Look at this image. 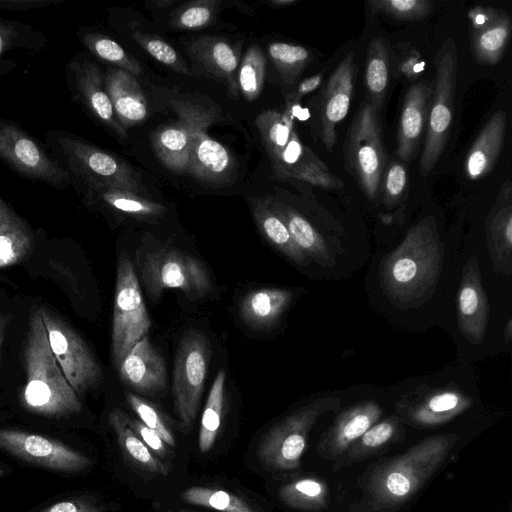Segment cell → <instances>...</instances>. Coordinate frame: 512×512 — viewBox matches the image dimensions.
<instances>
[{
  "instance_id": "cell-1",
  "label": "cell",
  "mask_w": 512,
  "mask_h": 512,
  "mask_svg": "<svg viewBox=\"0 0 512 512\" xmlns=\"http://www.w3.org/2000/svg\"><path fill=\"white\" fill-rule=\"evenodd\" d=\"M444 248L436 221L428 216L413 225L402 242L385 255L379 265L384 294L399 308L422 304L440 278Z\"/></svg>"
},
{
  "instance_id": "cell-2",
  "label": "cell",
  "mask_w": 512,
  "mask_h": 512,
  "mask_svg": "<svg viewBox=\"0 0 512 512\" xmlns=\"http://www.w3.org/2000/svg\"><path fill=\"white\" fill-rule=\"evenodd\" d=\"M458 440L455 433L432 435L377 465L364 480L359 512L398 510L443 466Z\"/></svg>"
},
{
  "instance_id": "cell-3",
  "label": "cell",
  "mask_w": 512,
  "mask_h": 512,
  "mask_svg": "<svg viewBox=\"0 0 512 512\" xmlns=\"http://www.w3.org/2000/svg\"><path fill=\"white\" fill-rule=\"evenodd\" d=\"M23 358L26 383L22 399L28 410L53 417L80 412L79 396L51 352L39 308L30 316Z\"/></svg>"
},
{
  "instance_id": "cell-4",
  "label": "cell",
  "mask_w": 512,
  "mask_h": 512,
  "mask_svg": "<svg viewBox=\"0 0 512 512\" xmlns=\"http://www.w3.org/2000/svg\"><path fill=\"white\" fill-rule=\"evenodd\" d=\"M52 158L70 177L148 196L140 175L126 161L82 137L61 129L45 134Z\"/></svg>"
},
{
  "instance_id": "cell-5",
  "label": "cell",
  "mask_w": 512,
  "mask_h": 512,
  "mask_svg": "<svg viewBox=\"0 0 512 512\" xmlns=\"http://www.w3.org/2000/svg\"><path fill=\"white\" fill-rule=\"evenodd\" d=\"M340 407L339 397L324 396L294 410L262 437L257 446L259 460L275 471L299 468L312 427L323 414L337 411Z\"/></svg>"
},
{
  "instance_id": "cell-6",
  "label": "cell",
  "mask_w": 512,
  "mask_h": 512,
  "mask_svg": "<svg viewBox=\"0 0 512 512\" xmlns=\"http://www.w3.org/2000/svg\"><path fill=\"white\" fill-rule=\"evenodd\" d=\"M434 63L432 97L419 164L422 177H427L434 169L450 136L458 68L457 45L452 37L442 42Z\"/></svg>"
},
{
  "instance_id": "cell-7",
  "label": "cell",
  "mask_w": 512,
  "mask_h": 512,
  "mask_svg": "<svg viewBox=\"0 0 512 512\" xmlns=\"http://www.w3.org/2000/svg\"><path fill=\"white\" fill-rule=\"evenodd\" d=\"M136 263L141 281L153 301L164 290L180 289L189 298L206 296L212 287L210 275L201 261L173 247L138 252Z\"/></svg>"
},
{
  "instance_id": "cell-8",
  "label": "cell",
  "mask_w": 512,
  "mask_h": 512,
  "mask_svg": "<svg viewBox=\"0 0 512 512\" xmlns=\"http://www.w3.org/2000/svg\"><path fill=\"white\" fill-rule=\"evenodd\" d=\"M378 114L364 101L355 114L344 145L347 170L369 200L377 197L387 162Z\"/></svg>"
},
{
  "instance_id": "cell-9",
  "label": "cell",
  "mask_w": 512,
  "mask_h": 512,
  "mask_svg": "<svg viewBox=\"0 0 512 512\" xmlns=\"http://www.w3.org/2000/svg\"><path fill=\"white\" fill-rule=\"evenodd\" d=\"M151 320L132 262L121 254L117 266L112 323V357L116 368L132 347L147 336Z\"/></svg>"
},
{
  "instance_id": "cell-10",
  "label": "cell",
  "mask_w": 512,
  "mask_h": 512,
  "mask_svg": "<svg viewBox=\"0 0 512 512\" xmlns=\"http://www.w3.org/2000/svg\"><path fill=\"white\" fill-rule=\"evenodd\" d=\"M0 161L21 177L55 189L71 186V177L17 122L0 116Z\"/></svg>"
},
{
  "instance_id": "cell-11",
  "label": "cell",
  "mask_w": 512,
  "mask_h": 512,
  "mask_svg": "<svg viewBox=\"0 0 512 512\" xmlns=\"http://www.w3.org/2000/svg\"><path fill=\"white\" fill-rule=\"evenodd\" d=\"M208 365L203 334L190 330L181 338L175 356L172 393L177 416L189 430L198 412Z\"/></svg>"
},
{
  "instance_id": "cell-12",
  "label": "cell",
  "mask_w": 512,
  "mask_h": 512,
  "mask_svg": "<svg viewBox=\"0 0 512 512\" xmlns=\"http://www.w3.org/2000/svg\"><path fill=\"white\" fill-rule=\"evenodd\" d=\"M48 343L66 380L79 394L98 385L102 370L79 334L45 308H39Z\"/></svg>"
},
{
  "instance_id": "cell-13",
  "label": "cell",
  "mask_w": 512,
  "mask_h": 512,
  "mask_svg": "<svg viewBox=\"0 0 512 512\" xmlns=\"http://www.w3.org/2000/svg\"><path fill=\"white\" fill-rule=\"evenodd\" d=\"M65 78L75 102L116 137L126 138V129L118 122L105 90L104 72L97 63L84 52H78L67 62Z\"/></svg>"
},
{
  "instance_id": "cell-14",
  "label": "cell",
  "mask_w": 512,
  "mask_h": 512,
  "mask_svg": "<svg viewBox=\"0 0 512 512\" xmlns=\"http://www.w3.org/2000/svg\"><path fill=\"white\" fill-rule=\"evenodd\" d=\"M0 448L18 458L57 471L80 472L91 465L87 456L57 440L19 430L0 429Z\"/></svg>"
},
{
  "instance_id": "cell-15",
  "label": "cell",
  "mask_w": 512,
  "mask_h": 512,
  "mask_svg": "<svg viewBox=\"0 0 512 512\" xmlns=\"http://www.w3.org/2000/svg\"><path fill=\"white\" fill-rule=\"evenodd\" d=\"M178 121L159 129L152 136V144L161 162L176 173L188 170L192 140L195 134L212 123V115L191 103L175 104Z\"/></svg>"
},
{
  "instance_id": "cell-16",
  "label": "cell",
  "mask_w": 512,
  "mask_h": 512,
  "mask_svg": "<svg viewBox=\"0 0 512 512\" xmlns=\"http://www.w3.org/2000/svg\"><path fill=\"white\" fill-rule=\"evenodd\" d=\"M471 406V399L455 387L432 389L401 400L396 406L402 421L416 428L443 425Z\"/></svg>"
},
{
  "instance_id": "cell-17",
  "label": "cell",
  "mask_w": 512,
  "mask_h": 512,
  "mask_svg": "<svg viewBox=\"0 0 512 512\" xmlns=\"http://www.w3.org/2000/svg\"><path fill=\"white\" fill-rule=\"evenodd\" d=\"M354 52H348L331 74L319 103L320 138L327 150L337 141V126L349 112L354 91Z\"/></svg>"
},
{
  "instance_id": "cell-18",
  "label": "cell",
  "mask_w": 512,
  "mask_h": 512,
  "mask_svg": "<svg viewBox=\"0 0 512 512\" xmlns=\"http://www.w3.org/2000/svg\"><path fill=\"white\" fill-rule=\"evenodd\" d=\"M488 320V299L482 285L477 257L472 255L463 267L458 290V327L469 342L480 344L484 340Z\"/></svg>"
},
{
  "instance_id": "cell-19",
  "label": "cell",
  "mask_w": 512,
  "mask_h": 512,
  "mask_svg": "<svg viewBox=\"0 0 512 512\" xmlns=\"http://www.w3.org/2000/svg\"><path fill=\"white\" fill-rule=\"evenodd\" d=\"M382 409L373 400H364L342 410L317 444L319 457L337 460L360 436L379 421Z\"/></svg>"
},
{
  "instance_id": "cell-20",
  "label": "cell",
  "mask_w": 512,
  "mask_h": 512,
  "mask_svg": "<svg viewBox=\"0 0 512 512\" xmlns=\"http://www.w3.org/2000/svg\"><path fill=\"white\" fill-rule=\"evenodd\" d=\"M71 187L88 205H98L137 220H156L167 208L161 203L129 190L85 182L71 177Z\"/></svg>"
},
{
  "instance_id": "cell-21",
  "label": "cell",
  "mask_w": 512,
  "mask_h": 512,
  "mask_svg": "<svg viewBox=\"0 0 512 512\" xmlns=\"http://www.w3.org/2000/svg\"><path fill=\"white\" fill-rule=\"evenodd\" d=\"M117 369L121 380L139 393L154 395L167 386L165 361L147 336L132 347Z\"/></svg>"
},
{
  "instance_id": "cell-22",
  "label": "cell",
  "mask_w": 512,
  "mask_h": 512,
  "mask_svg": "<svg viewBox=\"0 0 512 512\" xmlns=\"http://www.w3.org/2000/svg\"><path fill=\"white\" fill-rule=\"evenodd\" d=\"M432 89V82L424 79L405 94L397 130V154L403 161L411 159L426 131Z\"/></svg>"
},
{
  "instance_id": "cell-23",
  "label": "cell",
  "mask_w": 512,
  "mask_h": 512,
  "mask_svg": "<svg viewBox=\"0 0 512 512\" xmlns=\"http://www.w3.org/2000/svg\"><path fill=\"white\" fill-rule=\"evenodd\" d=\"M206 129L199 130L192 140L187 172L203 183L219 186L228 182L234 161L229 151L211 138Z\"/></svg>"
},
{
  "instance_id": "cell-24",
  "label": "cell",
  "mask_w": 512,
  "mask_h": 512,
  "mask_svg": "<svg viewBox=\"0 0 512 512\" xmlns=\"http://www.w3.org/2000/svg\"><path fill=\"white\" fill-rule=\"evenodd\" d=\"M486 234L494 268L511 272L512 252V188L510 181L502 184L497 201L486 218Z\"/></svg>"
},
{
  "instance_id": "cell-25",
  "label": "cell",
  "mask_w": 512,
  "mask_h": 512,
  "mask_svg": "<svg viewBox=\"0 0 512 512\" xmlns=\"http://www.w3.org/2000/svg\"><path fill=\"white\" fill-rule=\"evenodd\" d=\"M506 127L504 110L494 112L486 121L466 155L464 172L467 178L478 180L491 172L501 153Z\"/></svg>"
},
{
  "instance_id": "cell-26",
  "label": "cell",
  "mask_w": 512,
  "mask_h": 512,
  "mask_svg": "<svg viewBox=\"0 0 512 512\" xmlns=\"http://www.w3.org/2000/svg\"><path fill=\"white\" fill-rule=\"evenodd\" d=\"M104 87L115 116L124 129L144 121L148 115L147 101L133 75L110 68L104 73Z\"/></svg>"
},
{
  "instance_id": "cell-27",
  "label": "cell",
  "mask_w": 512,
  "mask_h": 512,
  "mask_svg": "<svg viewBox=\"0 0 512 512\" xmlns=\"http://www.w3.org/2000/svg\"><path fill=\"white\" fill-rule=\"evenodd\" d=\"M403 435V421L400 417L391 415L382 421H378L334 461L333 472H338L347 466L383 452L392 444L400 441Z\"/></svg>"
},
{
  "instance_id": "cell-28",
  "label": "cell",
  "mask_w": 512,
  "mask_h": 512,
  "mask_svg": "<svg viewBox=\"0 0 512 512\" xmlns=\"http://www.w3.org/2000/svg\"><path fill=\"white\" fill-rule=\"evenodd\" d=\"M34 234L0 194V268L15 265L32 251Z\"/></svg>"
},
{
  "instance_id": "cell-29",
  "label": "cell",
  "mask_w": 512,
  "mask_h": 512,
  "mask_svg": "<svg viewBox=\"0 0 512 512\" xmlns=\"http://www.w3.org/2000/svg\"><path fill=\"white\" fill-rule=\"evenodd\" d=\"M293 291L282 288H263L248 293L240 302V316L257 329L274 325L293 299Z\"/></svg>"
},
{
  "instance_id": "cell-30",
  "label": "cell",
  "mask_w": 512,
  "mask_h": 512,
  "mask_svg": "<svg viewBox=\"0 0 512 512\" xmlns=\"http://www.w3.org/2000/svg\"><path fill=\"white\" fill-rule=\"evenodd\" d=\"M274 211L286 224L298 248L310 259L323 266H332L330 251L319 232L298 211L281 202L267 199Z\"/></svg>"
},
{
  "instance_id": "cell-31",
  "label": "cell",
  "mask_w": 512,
  "mask_h": 512,
  "mask_svg": "<svg viewBox=\"0 0 512 512\" xmlns=\"http://www.w3.org/2000/svg\"><path fill=\"white\" fill-rule=\"evenodd\" d=\"M109 422L116 434L122 454L130 463L149 473L168 474L167 465L129 427L126 421V413L123 410L113 409L109 414Z\"/></svg>"
},
{
  "instance_id": "cell-32",
  "label": "cell",
  "mask_w": 512,
  "mask_h": 512,
  "mask_svg": "<svg viewBox=\"0 0 512 512\" xmlns=\"http://www.w3.org/2000/svg\"><path fill=\"white\" fill-rule=\"evenodd\" d=\"M252 212L263 235L281 253L300 266L310 263V259L295 244L286 224L267 199H253Z\"/></svg>"
},
{
  "instance_id": "cell-33",
  "label": "cell",
  "mask_w": 512,
  "mask_h": 512,
  "mask_svg": "<svg viewBox=\"0 0 512 512\" xmlns=\"http://www.w3.org/2000/svg\"><path fill=\"white\" fill-rule=\"evenodd\" d=\"M390 53L383 37L373 38L367 48L365 62V87L368 102L379 113L385 100L390 80Z\"/></svg>"
},
{
  "instance_id": "cell-34",
  "label": "cell",
  "mask_w": 512,
  "mask_h": 512,
  "mask_svg": "<svg viewBox=\"0 0 512 512\" xmlns=\"http://www.w3.org/2000/svg\"><path fill=\"white\" fill-rule=\"evenodd\" d=\"M190 52L192 57L235 92L237 83L234 72L238 67V59L227 42L211 37L201 38L191 46Z\"/></svg>"
},
{
  "instance_id": "cell-35",
  "label": "cell",
  "mask_w": 512,
  "mask_h": 512,
  "mask_svg": "<svg viewBox=\"0 0 512 512\" xmlns=\"http://www.w3.org/2000/svg\"><path fill=\"white\" fill-rule=\"evenodd\" d=\"M512 32L510 16L500 10L485 27L471 33V50L481 65H494L502 58Z\"/></svg>"
},
{
  "instance_id": "cell-36",
  "label": "cell",
  "mask_w": 512,
  "mask_h": 512,
  "mask_svg": "<svg viewBox=\"0 0 512 512\" xmlns=\"http://www.w3.org/2000/svg\"><path fill=\"white\" fill-rule=\"evenodd\" d=\"M278 497L290 508L310 512L320 511L328 505L329 486L320 478L303 477L281 486Z\"/></svg>"
},
{
  "instance_id": "cell-37",
  "label": "cell",
  "mask_w": 512,
  "mask_h": 512,
  "mask_svg": "<svg viewBox=\"0 0 512 512\" xmlns=\"http://www.w3.org/2000/svg\"><path fill=\"white\" fill-rule=\"evenodd\" d=\"M77 35L83 46L97 58L133 76L142 74L139 63L113 39L85 28H80Z\"/></svg>"
},
{
  "instance_id": "cell-38",
  "label": "cell",
  "mask_w": 512,
  "mask_h": 512,
  "mask_svg": "<svg viewBox=\"0 0 512 512\" xmlns=\"http://www.w3.org/2000/svg\"><path fill=\"white\" fill-rule=\"evenodd\" d=\"M226 373L218 371L211 386L202 414L198 445L202 453L208 452L214 445L221 427Z\"/></svg>"
},
{
  "instance_id": "cell-39",
  "label": "cell",
  "mask_w": 512,
  "mask_h": 512,
  "mask_svg": "<svg viewBox=\"0 0 512 512\" xmlns=\"http://www.w3.org/2000/svg\"><path fill=\"white\" fill-rule=\"evenodd\" d=\"M181 497L188 504L218 512H259L241 497L212 487L193 486L183 491Z\"/></svg>"
},
{
  "instance_id": "cell-40",
  "label": "cell",
  "mask_w": 512,
  "mask_h": 512,
  "mask_svg": "<svg viewBox=\"0 0 512 512\" xmlns=\"http://www.w3.org/2000/svg\"><path fill=\"white\" fill-rule=\"evenodd\" d=\"M256 123L267 153L274 163L294 130L293 117L289 113L269 110L260 114Z\"/></svg>"
},
{
  "instance_id": "cell-41",
  "label": "cell",
  "mask_w": 512,
  "mask_h": 512,
  "mask_svg": "<svg viewBox=\"0 0 512 512\" xmlns=\"http://www.w3.org/2000/svg\"><path fill=\"white\" fill-rule=\"evenodd\" d=\"M47 38L31 25L0 18V58L12 49L40 50Z\"/></svg>"
},
{
  "instance_id": "cell-42",
  "label": "cell",
  "mask_w": 512,
  "mask_h": 512,
  "mask_svg": "<svg viewBox=\"0 0 512 512\" xmlns=\"http://www.w3.org/2000/svg\"><path fill=\"white\" fill-rule=\"evenodd\" d=\"M268 52L283 81L288 84L296 80L311 60V54L305 47L289 43H271Z\"/></svg>"
},
{
  "instance_id": "cell-43",
  "label": "cell",
  "mask_w": 512,
  "mask_h": 512,
  "mask_svg": "<svg viewBox=\"0 0 512 512\" xmlns=\"http://www.w3.org/2000/svg\"><path fill=\"white\" fill-rule=\"evenodd\" d=\"M266 61L263 52L252 46L246 52L238 74V84L243 95L253 100L261 92L265 78Z\"/></svg>"
},
{
  "instance_id": "cell-44",
  "label": "cell",
  "mask_w": 512,
  "mask_h": 512,
  "mask_svg": "<svg viewBox=\"0 0 512 512\" xmlns=\"http://www.w3.org/2000/svg\"><path fill=\"white\" fill-rule=\"evenodd\" d=\"M367 4L375 13L402 21L423 19L433 10V2L429 0H370Z\"/></svg>"
},
{
  "instance_id": "cell-45",
  "label": "cell",
  "mask_w": 512,
  "mask_h": 512,
  "mask_svg": "<svg viewBox=\"0 0 512 512\" xmlns=\"http://www.w3.org/2000/svg\"><path fill=\"white\" fill-rule=\"evenodd\" d=\"M133 38L147 53L162 64L172 68L178 73L189 74V69L183 59L177 54L175 49L164 40L140 32L134 33Z\"/></svg>"
},
{
  "instance_id": "cell-46",
  "label": "cell",
  "mask_w": 512,
  "mask_h": 512,
  "mask_svg": "<svg viewBox=\"0 0 512 512\" xmlns=\"http://www.w3.org/2000/svg\"><path fill=\"white\" fill-rule=\"evenodd\" d=\"M126 399L140 421L155 431L168 446L174 448L176 445L174 435L158 409L150 402L132 393H127Z\"/></svg>"
},
{
  "instance_id": "cell-47",
  "label": "cell",
  "mask_w": 512,
  "mask_h": 512,
  "mask_svg": "<svg viewBox=\"0 0 512 512\" xmlns=\"http://www.w3.org/2000/svg\"><path fill=\"white\" fill-rule=\"evenodd\" d=\"M407 183L408 172L405 165L399 161L390 162L385 167L380 183L385 204L393 205L397 203L404 194Z\"/></svg>"
},
{
  "instance_id": "cell-48",
  "label": "cell",
  "mask_w": 512,
  "mask_h": 512,
  "mask_svg": "<svg viewBox=\"0 0 512 512\" xmlns=\"http://www.w3.org/2000/svg\"><path fill=\"white\" fill-rule=\"evenodd\" d=\"M393 58L394 72L398 77L415 80L424 70L425 63L419 52L407 45H397Z\"/></svg>"
},
{
  "instance_id": "cell-49",
  "label": "cell",
  "mask_w": 512,
  "mask_h": 512,
  "mask_svg": "<svg viewBox=\"0 0 512 512\" xmlns=\"http://www.w3.org/2000/svg\"><path fill=\"white\" fill-rule=\"evenodd\" d=\"M212 2H197L182 10L175 18L174 25L184 29L208 25L214 16Z\"/></svg>"
},
{
  "instance_id": "cell-50",
  "label": "cell",
  "mask_w": 512,
  "mask_h": 512,
  "mask_svg": "<svg viewBox=\"0 0 512 512\" xmlns=\"http://www.w3.org/2000/svg\"><path fill=\"white\" fill-rule=\"evenodd\" d=\"M126 421L135 434L159 457H166L169 450L162 438L143 422L126 414Z\"/></svg>"
},
{
  "instance_id": "cell-51",
  "label": "cell",
  "mask_w": 512,
  "mask_h": 512,
  "mask_svg": "<svg viewBox=\"0 0 512 512\" xmlns=\"http://www.w3.org/2000/svg\"><path fill=\"white\" fill-rule=\"evenodd\" d=\"M41 512H103L102 508L83 499H69L57 502Z\"/></svg>"
},
{
  "instance_id": "cell-52",
  "label": "cell",
  "mask_w": 512,
  "mask_h": 512,
  "mask_svg": "<svg viewBox=\"0 0 512 512\" xmlns=\"http://www.w3.org/2000/svg\"><path fill=\"white\" fill-rule=\"evenodd\" d=\"M500 10L492 6H475L468 12L470 22V32H475L490 22H492L499 14Z\"/></svg>"
},
{
  "instance_id": "cell-53",
  "label": "cell",
  "mask_w": 512,
  "mask_h": 512,
  "mask_svg": "<svg viewBox=\"0 0 512 512\" xmlns=\"http://www.w3.org/2000/svg\"><path fill=\"white\" fill-rule=\"evenodd\" d=\"M324 72L321 71L313 76L302 80L296 89L287 96L288 105H298L299 101L306 95L315 91L323 81Z\"/></svg>"
},
{
  "instance_id": "cell-54",
  "label": "cell",
  "mask_w": 512,
  "mask_h": 512,
  "mask_svg": "<svg viewBox=\"0 0 512 512\" xmlns=\"http://www.w3.org/2000/svg\"><path fill=\"white\" fill-rule=\"evenodd\" d=\"M63 0H0V9L24 11L57 4Z\"/></svg>"
},
{
  "instance_id": "cell-55",
  "label": "cell",
  "mask_w": 512,
  "mask_h": 512,
  "mask_svg": "<svg viewBox=\"0 0 512 512\" xmlns=\"http://www.w3.org/2000/svg\"><path fill=\"white\" fill-rule=\"evenodd\" d=\"M16 66L15 62L9 60L0 59V76L9 72Z\"/></svg>"
},
{
  "instance_id": "cell-56",
  "label": "cell",
  "mask_w": 512,
  "mask_h": 512,
  "mask_svg": "<svg viewBox=\"0 0 512 512\" xmlns=\"http://www.w3.org/2000/svg\"><path fill=\"white\" fill-rule=\"evenodd\" d=\"M6 325H7L6 318L3 315H0V361H1V351H2L3 341H4Z\"/></svg>"
},
{
  "instance_id": "cell-57",
  "label": "cell",
  "mask_w": 512,
  "mask_h": 512,
  "mask_svg": "<svg viewBox=\"0 0 512 512\" xmlns=\"http://www.w3.org/2000/svg\"><path fill=\"white\" fill-rule=\"evenodd\" d=\"M296 2V0H273L271 1V4L276 7H285L292 5Z\"/></svg>"
},
{
  "instance_id": "cell-58",
  "label": "cell",
  "mask_w": 512,
  "mask_h": 512,
  "mask_svg": "<svg viewBox=\"0 0 512 512\" xmlns=\"http://www.w3.org/2000/svg\"><path fill=\"white\" fill-rule=\"evenodd\" d=\"M512 321L511 319L508 321L507 325H506V330H505V334L507 335V339L509 340L511 338V332H512Z\"/></svg>"
},
{
  "instance_id": "cell-59",
  "label": "cell",
  "mask_w": 512,
  "mask_h": 512,
  "mask_svg": "<svg viewBox=\"0 0 512 512\" xmlns=\"http://www.w3.org/2000/svg\"><path fill=\"white\" fill-rule=\"evenodd\" d=\"M173 3V1H160V2H157L158 5H160L161 7L164 6H169Z\"/></svg>"
},
{
  "instance_id": "cell-60",
  "label": "cell",
  "mask_w": 512,
  "mask_h": 512,
  "mask_svg": "<svg viewBox=\"0 0 512 512\" xmlns=\"http://www.w3.org/2000/svg\"><path fill=\"white\" fill-rule=\"evenodd\" d=\"M4 473V471L0 468V476Z\"/></svg>"
}]
</instances>
